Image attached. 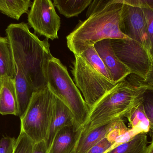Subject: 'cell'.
I'll return each mask as SVG.
<instances>
[{"instance_id":"cell-1","label":"cell","mask_w":153,"mask_h":153,"mask_svg":"<svg viewBox=\"0 0 153 153\" xmlns=\"http://www.w3.org/2000/svg\"><path fill=\"white\" fill-rule=\"evenodd\" d=\"M5 32L16 69L25 75L35 92L47 86V65L53 57L48 39L40 40L24 22L10 24Z\"/></svg>"},{"instance_id":"cell-2","label":"cell","mask_w":153,"mask_h":153,"mask_svg":"<svg viewBox=\"0 0 153 153\" xmlns=\"http://www.w3.org/2000/svg\"><path fill=\"white\" fill-rule=\"evenodd\" d=\"M122 6V0H110L102 9L80 22L66 37L68 48L80 55L103 40L129 39L120 30Z\"/></svg>"},{"instance_id":"cell-3","label":"cell","mask_w":153,"mask_h":153,"mask_svg":"<svg viewBox=\"0 0 153 153\" xmlns=\"http://www.w3.org/2000/svg\"><path fill=\"white\" fill-rule=\"evenodd\" d=\"M146 90L143 82L135 84L126 79L116 84L90 110L81 135L123 118L132 109L142 102Z\"/></svg>"},{"instance_id":"cell-4","label":"cell","mask_w":153,"mask_h":153,"mask_svg":"<svg viewBox=\"0 0 153 153\" xmlns=\"http://www.w3.org/2000/svg\"><path fill=\"white\" fill-rule=\"evenodd\" d=\"M46 77L48 88L70 108L76 123L82 127L88 118L90 108L67 67L60 59L53 57L47 65Z\"/></svg>"},{"instance_id":"cell-5","label":"cell","mask_w":153,"mask_h":153,"mask_svg":"<svg viewBox=\"0 0 153 153\" xmlns=\"http://www.w3.org/2000/svg\"><path fill=\"white\" fill-rule=\"evenodd\" d=\"M54 95L46 86L33 93L23 116L20 131L35 143L45 141L53 113Z\"/></svg>"},{"instance_id":"cell-6","label":"cell","mask_w":153,"mask_h":153,"mask_svg":"<svg viewBox=\"0 0 153 153\" xmlns=\"http://www.w3.org/2000/svg\"><path fill=\"white\" fill-rule=\"evenodd\" d=\"M72 73L76 87L90 110L116 85L93 67L80 55H74Z\"/></svg>"},{"instance_id":"cell-7","label":"cell","mask_w":153,"mask_h":153,"mask_svg":"<svg viewBox=\"0 0 153 153\" xmlns=\"http://www.w3.org/2000/svg\"><path fill=\"white\" fill-rule=\"evenodd\" d=\"M111 43L119 59L143 81L152 65V55L143 45L131 39H111Z\"/></svg>"},{"instance_id":"cell-8","label":"cell","mask_w":153,"mask_h":153,"mask_svg":"<svg viewBox=\"0 0 153 153\" xmlns=\"http://www.w3.org/2000/svg\"><path fill=\"white\" fill-rule=\"evenodd\" d=\"M28 24L35 33L54 40L58 38L61 19L50 0H35L28 13Z\"/></svg>"},{"instance_id":"cell-9","label":"cell","mask_w":153,"mask_h":153,"mask_svg":"<svg viewBox=\"0 0 153 153\" xmlns=\"http://www.w3.org/2000/svg\"><path fill=\"white\" fill-rule=\"evenodd\" d=\"M122 1L120 23L121 32L140 43L149 51L146 20L138 0H122Z\"/></svg>"},{"instance_id":"cell-10","label":"cell","mask_w":153,"mask_h":153,"mask_svg":"<svg viewBox=\"0 0 153 153\" xmlns=\"http://www.w3.org/2000/svg\"><path fill=\"white\" fill-rule=\"evenodd\" d=\"M94 46L109 73L113 82L117 84L132 74L131 70L119 59L115 54L111 39L101 40Z\"/></svg>"},{"instance_id":"cell-11","label":"cell","mask_w":153,"mask_h":153,"mask_svg":"<svg viewBox=\"0 0 153 153\" xmlns=\"http://www.w3.org/2000/svg\"><path fill=\"white\" fill-rule=\"evenodd\" d=\"M82 127L76 123L63 128L56 135L48 153H73L82 134Z\"/></svg>"},{"instance_id":"cell-12","label":"cell","mask_w":153,"mask_h":153,"mask_svg":"<svg viewBox=\"0 0 153 153\" xmlns=\"http://www.w3.org/2000/svg\"><path fill=\"white\" fill-rule=\"evenodd\" d=\"M53 113L45 142L49 150L56 135L63 128L76 123L74 116L69 107L54 95Z\"/></svg>"},{"instance_id":"cell-13","label":"cell","mask_w":153,"mask_h":153,"mask_svg":"<svg viewBox=\"0 0 153 153\" xmlns=\"http://www.w3.org/2000/svg\"><path fill=\"white\" fill-rule=\"evenodd\" d=\"M0 114L19 115L14 80L8 76L0 77Z\"/></svg>"},{"instance_id":"cell-14","label":"cell","mask_w":153,"mask_h":153,"mask_svg":"<svg viewBox=\"0 0 153 153\" xmlns=\"http://www.w3.org/2000/svg\"><path fill=\"white\" fill-rule=\"evenodd\" d=\"M122 119L112 121L107 125L81 135L74 150L75 153H86L91 148L108 136L119 125Z\"/></svg>"},{"instance_id":"cell-15","label":"cell","mask_w":153,"mask_h":153,"mask_svg":"<svg viewBox=\"0 0 153 153\" xmlns=\"http://www.w3.org/2000/svg\"><path fill=\"white\" fill-rule=\"evenodd\" d=\"M16 71L14 80L19 109L18 117L21 118L26 111L35 91L22 72L16 68Z\"/></svg>"},{"instance_id":"cell-16","label":"cell","mask_w":153,"mask_h":153,"mask_svg":"<svg viewBox=\"0 0 153 153\" xmlns=\"http://www.w3.org/2000/svg\"><path fill=\"white\" fill-rule=\"evenodd\" d=\"M16 73L10 41L7 37L0 35V77L8 76L14 79Z\"/></svg>"},{"instance_id":"cell-17","label":"cell","mask_w":153,"mask_h":153,"mask_svg":"<svg viewBox=\"0 0 153 153\" xmlns=\"http://www.w3.org/2000/svg\"><path fill=\"white\" fill-rule=\"evenodd\" d=\"M32 4L30 0H0V12L19 20L22 15L28 13Z\"/></svg>"},{"instance_id":"cell-18","label":"cell","mask_w":153,"mask_h":153,"mask_svg":"<svg viewBox=\"0 0 153 153\" xmlns=\"http://www.w3.org/2000/svg\"><path fill=\"white\" fill-rule=\"evenodd\" d=\"M125 117L127 118L131 128L137 134H147L150 132V122L144 110L142 102L132 109Z\"/></svg>"},{"instance_id":"cell-19","label":"cell","mask_w":153,"mask_h":153,"mask_svg":"<svg viewBox=\"0 0 153 153\" xmlns=\"http://www.w3.org/2000/svg\"><path fill=\"white\" fill-rule=\"evenodd\" d=\"M148 143L147 134L140 133L105 153H145Z\"/></svg>"},{"instance_id":"cell-20","label":"cell","mask_w":153,"mask_h":153,"mask_svg":"<svg viewBox=\"0 0 153 153\" xmlns=\"http://www.w3.org/2000/svg\"><path fill=\"white\" fill-rule=\"evenodd\" d=\"M92 0H54V5L60 13L67 18L77 16L90 5Z\"/></svg>"},{"instance_id":"cell-21","label":"cell","mask_w":153,"mask_h":153,"mask_svg":"<svg viewBox=\"0 0 153 153\" xmlns=\"http://www.w3.org/2000/svg\"><path fill=\"white\" fill-rule=\"evenodd\" d=\"M80 55L106 79L112 81L109 73L94 48V46L90 47Z\"/></svg>"},{"instance_id":"cell-22","label":"cell","mask_w":153,"mask_h":153,"mask_svg":"<svg viewBox=\"0 0 153 153\" xmlns=\"http://www.w3.org/2000/svg\"><path fill=\"white\" fill-rule=\"evenodd\" d=\"M35 143L24 132L20 131L13 153H32Z\"/></svg>"},{"instance_id":"cell-23","label":"cell","mask_w":153,"mask_h":153,"mask_svg":"<svg viewBox=\"0 0 153 153\" xmlns=\"http://www.w3.org/2000/svg\"><path fill=\"white\" fill-rule=\"evenodd\" d=\"M138 2L143 9L145 16L147 25L149 51L153 57V10L143 4L140 0H138Z\"/></svg>"},{"instance_id":"cell-24","label":"cell","mask_w":153,"mask_h":153,"mask_svg":"<svg viewBox=\"0 0 153 153\" xmlns=\"http://www.w3.org/2000/svg\"><path fill=\"white\" fill-rule=\"evenodd\" d=\"M145 86L146 90L144 93L142 104L150 122V131L153 134V89Z\"/></svg>"},{"instance_id":"cell-25","label":"cell","mask_w":153,"mask_h":153,"mask_svg":"<svg viewBox=\"0 0 153 153\" xmlns=\"http://www.w3.org/2000/svg\"><path fill=\"white\" fill-rule=\"evenodd\" d=\"M113 146V143L107 137H105L93 146L86 153H105Z\"/></svg>"},{"instance_id":"cell-26","label":"cell","mask_w":153,"mask_h":153,"mask_svg":"<svg viewBox=\"0 0 153 153\" xmlns=\"http://www.w3.org/2000/svg\"><path fill=\"white\" fill-rule=\"evenodd\" d=\"M15 137H4L0 140V153H13L16 143Z\"/></svg>"},{"instance_id":"cell-27","label":"cell","mask_w":153,"mask_h":153,"mask_svg":"<svg viewBox=\"0 0 153 153\" xmlns=\"http://www.w3.org/2000/svg\"><path fill=\"white\" fill-rule=\"evenodd\" d=\"M110 0H94L92 1L89 6V8L86 13L87 18L92 14L98 11L106 6Z\"/></svg>"},{"instance_id":"cell-28","label":"cell","mask_w":153,"mask_h":153,"mask_svg":"<svg viewBox=\"0 0 153 153\" xmlns=\"http://www.w3.org/2000/svg\"><path fill=\"white\" fill-rule=\"evenodd\" d=\"M32 153H48V149L45 141L35 143Z\"/></svg>"},{"instance_id":"cell-29","label":"cell","mask_w":153,"mask_h":153,"mask_svg":"<svg viewBox=\"0 0 153 153\" xmlns=\"http://www.w3.org/2000/svg\"><path fill=\"white\" fill-rule=\"evenodd\" d=\"M151 61L152 65L150 71L147 74L146 78L145 80L143 81V82L146 86L153 89V57L152 56Z\"/></svg>"},{"instance_id":"cell-30","label":"cell","mask_w":153,"mask_h":153,"mask_svg":"<svg viewBox=\"0 0 153 153\" xmlns=\"http://www.w3.org/2000/svg\"><path fill=\"white\" fill-rule=\"evenodd\" d=\"M142 3L153 10V0H140Z\"/></svg>"},{"instance_id":"cell-31","label":"cell","mask_w":153,"mask_h":153,"mask_svg":"<svg viewBox=\"0 0 153 153\" xmlns=\"http://www.w3.org/2000/svg\"><path fill=\"white\" fill-rule=\"evenodd\" d=\"M145 153H153V136L151 143L149 146H147Z\"/></svg>"},{"instance_id":"cell-32","label":"cell","mask_w":153,"mask_h":153,"mask_svg":"<svg viewBox=\"0 0 153 153\" xmlns=\"http://www.w3.org/2000/svg\"><path fill=\"white\" fill-rule=\"evenodd\" d=\"M73 153H75V152H73Z\"/></svg>"}]
</instances>
